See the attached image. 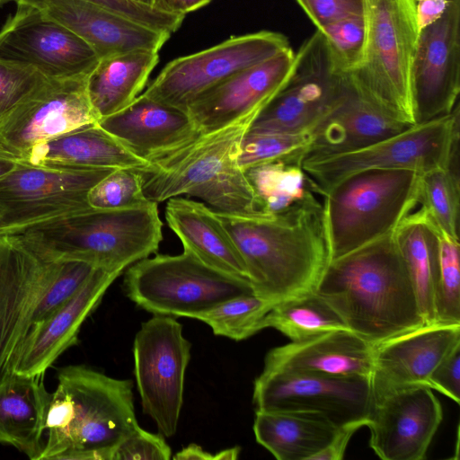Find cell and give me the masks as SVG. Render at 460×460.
Instances as JSON below:
<instances>
[{
  "label": "cell",
  "mask_w": 460,
  "mask_h": 460,
  "mask_svg": "<svg viewBox=\"0 0 460 460\" xmlns=\"http://www.w3.org/2000/svg\"><path fill=\"white\" fill-rule=\"evenodd\" d=\"M243 261L253 294L274 304L315 291L331 261L314 192L267 217L216 212Z\"/></svg>",
  "instance_id": "1"
},
{
  "label": "cell",
  "mask_w": 460,
  "mask_h": 460,
  "mask_svg": "<svg viewBox=\"0 0 460 460\" xmlns=\"http://www.w3.org/2000/svg\"><path fill=\"white\" fill-rule=\"evenodd\" d=\"M315 292L374 346L425 324L394 230L330 261Z\"/></svg>",
  "instance_id": "2"
},
{
  "label": "cell",
  "mask_w": 460,
  "mask_h": 460,
  "mask_svg": "<svg viewBox=\"0 0 460 460\" xmlns=\"http://www.w3.org/2000/svg\"><path fill=\"white\" fill-rule=\"evenodd\" d=\"M46 418L40 460H111L139 425L130 380L82 365L62 367Z\"/></svg>",
  "instance_id": "3"
},
{
  "label": "cell",
  "mask_w": 460,
  "mask_h": 460,
  "mask_svg": "<svg viewBox=\"0 0 460 460\" xmlns=\"http://www.w3.org/2000/svg\"><path fill=\"white\" fill-rule=\"evenodd\" d=\"M244 119L192 139L147 160L138 170L146 198L159 203L186 194L216 212L247 217L265 213L238 164L240 144L252 124Z\"/></svg>",
  "instance_id": "4"
},
{
  "label": "cell",
  "mask_w": 460,
  "mask_h": 460,
  "mask_svg": "<svg viewBox=\"0 0 460 460\" xmlns=\"http://www.w3.org/2000/svg\"><path fill=\"white\" fill-rule=\"evenodd\" d=\"M7 234L44 261H78L123 272L158 251L163 222L157 203L149 201L122 209L91 208Z\"/></svg>",
  "instance_id": "5"
},
{
  "label": "cell",
  "mask_w": 460,
  "mask_h": 460,
  "mask_svg": "<svg viewBox=\"0 0 460 460\" xmlns=\"http://www.w3.org/2000/svg\"><path fill=\"white\" fill-rule=\"evenodd\" d=\"M97 267L40 259L15 235L0 234V382L13 374L31 329L69 298Z\"/></svg>",
  "instance_id": "6"
},
{
  "label": "cell",
  "mask_w": 460,
  "mask_h": 460,
  "mask_svg": "<svg viewBox=\"0 0 460 460\" xmlns=\"http://www.w3.org/2000/svg\"><path fill=\"white\" fill-rule=\"evenodd\" d=\"M366 44L347 74L355 91L386 116L414 125L411 75L420 30L415 0H364Z\"/></svg>",
  "instance_id": "7"
},
{
  "label": "cell",
  "mask_w": 460,
  "mask_h": 460,
  "mask_svg": "<svg viewBox=\"0 0 460 460\" xmlns=\"http://www.w3.org/2000/svg\"><path fill=\"white\" fill-rule=\"evenodd\" d=\"M420 172L371 169L353 173L323 196L331 261L393 232L414 207Z\"/></svg>",
  "instance_id": "8"
},
{
  "label": "cell",
  "mask_w": 460,
  "mask_h": 460,
  "mask_svg": "<svg viewBox=\"0 0 460 460\" xmlns=\"http://www.w3.org/2000/svg\"><path fill=\"white\" fill-rule=\"evenodd\" d=\"M122 287L133 303L153 314L192 319L226 299L253 293L248 279L213 269L185 250L133 263Z\"/></svg>",
  "instance_id": "9"
},
{
  "label": "cell",
  "mask_w": 460,
  "mask_h": 460,
  "mask_svg": "<svg viewBox=\"0 0 460 460\" xmlns=\"http://www.w3.org/2000/svg\"><path fill=\"white\" fill-rule=\"evenodd\" d=\"M459 104L453 111L364 148L301 164L313 190L323 197L342 179L371 169H407L420 173L447 166L459 156Z\"/></svg>",
  "instance_id": "10"
},
{
  "label": "cell",
  "mask_w": 460,
  "mask_h": 460,
  "mask_svg": "<svg viewBox=\"0 0 460 460\" xmlns=\"http://www.w3.org/2000/svg\"><path fill=\"white\" fill-rule=\"evenodd\" d=\"M190 349L181 324L168 315L154 314L134 339V373L143 412L167 438L177 431Z\"/></svg>",
  "instance_id": "11"
},
{
  "label": "cell",
  "mask_w": 460,
  "mask_h": 460,
  "mask_svg": "<svg viewBox=\"0 0 460 460\" xmlns=\"http://www.w3.org/2000/svg\"><path fill=\"white\" fill-rule=\"evenodd\" d=\"M347 74L334 66L320 31L296 52L294 71L282 90L258 114L251 131L312 132L348 90Z\"/></svg>",
  "instance_id": "12"
},
{
  "label": "cell",
  "mask_w": 460,
  "mask_h": 460,
  "mask_svg": "<svg viewBox=\"0 0 460 460\" xmlns=\"http://www.w3.org/2000/svg\"><path fill=\"white\" fill-rule=\"evenodd\" d=\"M288 48V38L276 31L232 36L213 47L170 61L143 94L186 111L197 98L233 74Z\"/></svg>",
  "instance_id": "13"
},
{
  "label": "cell",
  "mask_w": 460,
  "mask_h": 460,
  "mask_svg": "<svg viewBox=\"0 0 460 460\" xmlns=\"http://www.w3.org/2000/svg\"><path fill=\"white\" fill-rule=\"evenodd\" d=\"M110 169H54L17 162L0 179V234L91 208L90 190Z\"/></svg>",
  "instance_id": "14"
},
{
  "label": "cell",
  "mask_w": 460,
  "mask_h": 460,
  "mask_svg": "<svg viewBox=\"0 0 460 460\" xmlns=\"http://www.w3.org/2000/svg\"><path fill=\"white\" fill-rule=\"evenodd\" d=\"M255 411L320 414L337 427L367 420L373 407L369 377L262 370L253 385Z\"/></svg>",
  "instance_id": "15"
},
{
  "label": "cell",
  "mask_w": 460,
  "mask_h": 460,
  "mask_svg": "<svg viewBox=\"0 0 460 460\" xmlns=\"http://www.w3.org/2000/svg\"><path fill=\"white\" fill-rule=\"evenodd\" d=\"M86 79L46 78L0 123V154L19 162L36 145L98 122Z\"/></svg>",
  "instance_id": "16"
},
{
  "label": "cell",
  "mask_w": 460,
  "mask_h": 460,
  "mask_svg": "<svg viewBox=\"0 0 460 460\" xmlns=\"http://www.w3.org/2000/svg\"><path fill=\"white\" fill-rule=\"evenodd\" d=\"M0 59L31 66L47 78L86 76L99 57L40 7L18 4L0 30Z\"/></svg>",
  "instance_id": "17"
},
{
  "label": "cell",
  "mask_w": 460,
  "mask_h": 460,
  "mask_svg": "<svg viewBox=\"0 0 460 460\" xmlns=\"http://www.w3.org/2000/svg\"><path fill=\"white\" fill-rule=\"evenodd\" d=\"M460 92V0L420 31L411 75L414 125L449 115Z\"/></svg>",
  "instance_id": "18"
},
{
  "label": "cell",
  "mask_w": 460,
  "mask_h": 460,
  "mask_svg": "<svg viewBox=\"0 0 460 460\" xmlns=\"http://www.w3.org/2000/svg\"><path fill=\"white\" fill-rule=\"evenodd\" d=\"M295 64L296 52L290 47L233 74L197 98L186 111L199 133L253 121L287 84Z\"/></svg>",
  "instance_id": "19"
},
{
  "label": "cell",
  "mask_w": 460,
  "mask_h": 460,
  "mask_svg": "<svg viewBox=\"0 0 460 460\" xmlns=\"http://www.w3.org/2000/svg\"><path fill=\"white\" fill-rule=\"evenodd\" d=\"M442 419L431 388L394 391L373 403L367 424L370 447L384 460H422Z\"/></svg>",
  "instance_id": "20"
},
{
  "label": "cell",
  "mask_w": 460,
  "mask_h": 460,
  "mask_svg": "<svg viewBox=\"0 0 460 460\" xmlns=\"http://www.w3.org/2000/svg\"><path fill=\"white\" fill-rule=\"evenodd\" d=\"M458 343L460 324L431 323L376 345L369 377L373 403L400 389L429 387L431 373Z\"/></svg>",
  "instance_id": "21"
},
{
  "label": "cell",
  "mask_w": 460,
  "mask_h": 460,
  "mask_svg": "<svg viewBox=\"0 0 460 460\" xmlns=\"http://www.w3.org/2000/svg\"><path fill=\"white\" fill-rule=\"evenodd\" d=\"M121 273L96 268L69 298L31 329L15 357L13 373L45 374L63 352L78 342L83 323Z\"/></svg>",
  "instance_id": "22"
},
{
  "label": "cell",
  "mask_w": 460,
  "mask_h": 460,
  "mask_svg": "<svg viewBox=\"0 0 460 460\" xmlns=\"http://www.w3.org/2000/svg\"><path fill=\"white\" fill-rule=\"evenodd\" d=\"M37 7L79 36L99 58L131 50L158 52L172 35L84 0H50Z\"/></svg>",
  "instance_id": "23"
},
{
  "label": "cell",
  "mask_w": 460,
  "mask_h": 460,
  "mask_svg": "<svg viewBox=\"0 0 460 460\" xmlns=\"http://www.w3.org/2000/svg\"><path fill=\"white\" fill-rule=\"evenodd\" d=\"M375 347L350 330L328 332L271 349L263 369L370 377Z\"/></svg>",
  "instance_id": "24"
},
{
  "label": "cell",
  "mask_w": 460,
  "mask_h": 460,
  "mask_svg": "<svg viewBox=\"0 0 460 460\" xmlns=\"http://www.w3.org/2000/svg\"><path fill=\"white\" fill-rule=\"evenodd\" d=\"M348 81L343 97L312 130L302 163L353 152L413 126L378 111L355 91L349 77Z\"/></svg>",
  "instance_id": "25"
},
{
  "label": "cell",
  "mask_w": 460,
  "mask_h": 460,
  "mask_svg": "<svg viewBox=\"0 0 460 460\" xmlns=\"http://www.w3.org/2000/svg\"><path fill=\"white\" fill-rule=\"evenodd\" d=\"M98 124L146 161L200 134L187 111L143 93Z\"/></svg>",
  "instance_id": "26"
},
{
  "label": "cell",
  "mask_w": 460,
  "mask_h": 460,
  "mask_svg": "<svg viewBox=\"0 0 460 460\" xmlns=\"http://www.w3.org/2000/svg\"><path fill=\"white\" fill-rule=\"evenodd\" d=\"M54 169L140 170L147 161L136 155L98 122L84 125L36 145L22 160Z\"/></svg>",
  "instance_id": "27"
},
{
  "label": "cell",
  "mask_w": 460,
  "mask_h": 460,
  "mask_svg": "<svg viewBox=\"0 0 460 460\" xmlns=\"http://www.w3.org/2000/svg\"><path fill=\"white\" fill-rule=\"evenodd\" d=\"M165 219L183 250L213 269L247 279L238 249L213 209L201 202L175 197L168 199Z\"/></svg>",
  "instance_id": "28"
},
{
  "label": "cell",
  "mask_w": 460,
  "mask_h": 460,
  "mask_svg": "<svg viewBox=\"0 0 460 460\" xmlns=\"http://www.w3.org/2000/svg\"><path fill=\"white\" fill-rule=\"evenodd\" d=\"M51 400L44 374L13 373L0 382V443L40 460L45 441L46 418Z\"/></svg>",
  "instance_id": "29"
},
{
  "label": "cell",
  "mask_w": 460,
  "mask_h": 460,
  "mask_svg": "<svg viewBox=\"0 0 460 460\" xmlns=\"http://www.w3.org/2000/svg\"><path fill=\"white\" fill-rule=\"evenodd\" d=\"M338 428L320 414L291 411H255L253 423L256 441L279 460H312Z\"/></svg>",
  "instance_id": "30"
},
{
  "label": "cell",
  "mask_w": 460,
  "mask_h": 460,
  "mask_svg": "<svg viewBox=\"0 0 460 460\" xmlns=\"http://www.w3.org/2000/svg\"><path fill=\"white\" fill-rule=\"evenodd\" d=\"M159 61L156 51L131 50L102 58L87 75L88 97L98 121L128 106Z\"/></svg>",
  "instance_id": "31"
},
{
  "label": "cell",
  "mask_w": 460,
  "mask_h": 460,
  "mask_svg": "<svg viewBox=\"0 0 460 460\" xmlns=\"http://www.w3.org/2000/svg\"><path fill=\"white\" fill-rule=\"evenodd\" d=\"M425 324L435 323L434 300L440 257L438 228L420 208L407 214L394 229Z\"/></svg>",
  "instance_id": "32"
},
{
  "label": "cell",
  "mask_w": 460,
  "mask_h": 460,
  "mask_svg": "<svg viewBox=\"0 0 460 460\" xmlns=\"http://www.w3.org/2000/svg\"><path fill=\"white\" fill-rule=\"evenodd\" d=\"M269 327L282 332L291 341L349 330L335 309L315 291L274 304L263 320V328Z\"/></svg>",
  "instance_id": "33"
},
{
  "label": "cell",
  "mask_w": 460,
  "mask_h": 460,
  "mask_svg": "<svg viewBox=\"0 0 460 460\" xmlns=\"http://www.w3.org/2000/svg\"><path fill=\"white\" fill-rule=\"evenodd\" d=\"M244 173L263 211L270 216L290 208L314 192L307 174L297 163H266L251 167Z\"/></svg>",
  "instance_id": "34"
},
{
  "label": "cell",
  "mask_w": 460,
  "mask_h": 460,
  "mask_svg": "<svg viewBox=\"0 0 460 460\" xmlns=\"http://www.w3.org/2000/svg\"><path fill=\"white\" fill-rule=\"evenodd\" d=\"M459 156L447 166L420 173L416 202L438 230L459 239Z\"/></svg>",
  "instance_id": "35"
},
{
  "label": "cell",
  "mask_w": 460,
  "mask_h": 460,
  "mask_svg": "<svg viewBox=\"0 0 460 460\" xmlns=\"http://www.w3.org/2000/svg\"><path fill=\"white\" fill-rule=\"evenodd\" d=\"M273 305L253 293L242 294L199 313L193 319L208 324L215 335L239 341L264 329V317Z\"/></svg>",
  "instance_id": "36"
},
{
  "label": "cell",
  "mask_w": 460,
  "mask_h": 460,
  "mask_svg": "<svg viewBox=\"0 0 460 460\" xmlns=\"http://www.w3.org/2000/svg\"><path fill=\"white\" fill-rule=\"evenodd\" d=\"M311 132L286 133L247 130L239 149L238 164L247 169L275 161L302 164Z\"/></svg>",
  "instance_id": "37"
},
{
  "label": "cell",
  "mask_w": 460,
  "mask_h": 460,
  "mask_svg": "<svg viewBox=\"0 0 460 460\" xmlns=\"http://www.w3.org/2000/svg\"><path fill=\"white\" fill-rule=\"evenodd\" d=\"M440 268L435 293V323L444 325L460 324V244L438 230Z\"/></svg>",
  "instance_id": "38"
},
{
  "label": "cell",
  "mask_w": 460,
  "mask_h": 460,
  "mask_svg": "<svg viewBox=\"0 0 460 460\" xmlns=\"http://www.w3.org/2000/svg\"><path fill=\"white\" fill-rule=\"evenodd\" d=\"M323 34L336 69L355 71L362 62L366 44L365 16H352L317 29Z\"/></svg>",
  "instance_id": "39"
},
{
  "label": "cell",
  "mask_w": 460,
  "mask_h": 460,
  "mask_svg": "<svg viewBox=\"0 0 460 460\" xmlns=\"http://www.w3.org/2000/svg\"><path fill=\"white\" fill-rule=\"evenodd\" d=\"M149 202L138 170L114 169L89 191L88 203L95 209H122Z\"/></svg>",
  "instance_id": "40"
},
{
  "label": "cell",
  "mask_w": 460,
  "mask_h": 460,
  "mask_svg": "<svg viewBox=\"0 0 460 460\" xmlns=\"http://www.w3.org/2000/svg\"><path fill=\"white\" fill-rule=\"evenodd\" d=\"M46 78L31 66L0 59V123Z\"/></svg>",
  "instance_id": "41"
},
{
  "label": "cell",
  "mask_w": 460,
  "mask_h": 460,
  "mask_svg": "<svg viewBox=\"0 0 460 460\" xmlns=\"http://www.w3.org/2000/svg\"><path fill=\"white\" fill-rule=\"evenodd\" d=\"M172 449L164 436L138 426L116 447L112 460H169Z\"/></svg>",
  "instance_id": "42"
},
{
  "label": "cell",
  "mask_w": 460,
  "mask_h": 460,
  "mask_svg": "<svg viewBox=\"0 0 460 460\" xmlns=\"http://www.w3.org/2000/svg\"><path fill=\"white\" fill-rule=\"evenodd\" d=\"M317 29L332 22L364 15V0H296Z\"/></svg>",
  "instance_id": "43"
},
{
  "label": "cell",
  "mask_w": 460,
  "mask_h": 460,
  "mask_svg": "<svg viewBox=\"0 0 460 460\" xmlns=\"http://www.w3.org/2000/svg\"><path fill=\"white\" fill-rule=\"evenodd\" d=\"M429 387L460 402V343L456 344L437 365L429 376Z\"/></svg>",
  "instance_id": "44"
},
{
  "label": "cell",
  "mask_w": 460,
  "mask_h": 460,
  "mask_svg": "<svg viewBox=\"0 0 460 460\" xmlns=\"http://www.w3.org/2000/svg\"><path fill=\"white\" fill-rule=\"evenodd\" d=\"M367 420H358L338 428L333 438L312 460H341L350 438L360 428L367 426Z\"/></svg>",
  "instance_id": "45"
},
{
  "label": "cell",
  "mask_w": 460,
  "mask_h": 460,
  "mask_svg": "<svg viewBox=\"0 0 460 460\" xmlns=\"http://www.w3.org/2000/svg\"><path fill=\"white\" fill-rule=\"evenodd\" d=\"M419 30L431 25L442 17L450 0H415Z\"/></svg>",
  "instance_id": "46"
},
{
  "label": "cell",
  "mask_w": 460,
  "mask_h": 460,
  "mask_svg": "<svg viewBox=\"0 0 460 460\" xmlns=\"http://www.w3.org/2000/svg\"><path fill=\"white\" fill-rule=\"evenodd\" d=\"M177 460H216V454L205 451L200 446L190 444L178 451L172 457Z\"/></svg>",
  "instance_id": "47"
},
{
  "label": "cell",
  "mask_w": 460,
  "mask_h": 460,
  "mask_svg": "<svg viewBox=\"0 0 460 460\" xmlns=\"http://www.w3.org/2000/svg\"><path fill=\"white\" fill-rule=\"evenodd\" d=\"M212 0H173L172 10L182 14L196 11L206 6Z\"/></svg>",
  "instance_id": "48"
},
{
  "label": "cell",
  "mask_w": 460,
  "mask_h": 460,
  "mask_svg": "<svg viewBox=\"0 0 460 460\" xmlns=\"http://www.w3.org/2000/svg\"><path fill=\"white\" fill-rule=\"evenodd\" d=\"M240 447H234L216 453V460H234L238 458Z\"/></svg>",
  "instance_id": "49"
},
{
  "label": "cell",
  "mask_w": 460,
  "mask_h": 460,
  "mask_svg": "<svg viewBox=\"0 0 460 460\" xmlns=\"http://www.w3.org/2000/svg\"><path fill=\"white\" fill-rule=\"evenodd\" d=\"M15 161L0 154V179L9 173L16 165Z\"/></svg>",
  "instance_id": "50"
},
{
  "label": "cell",
  "mask_w": 460,
  "mask_h": 460,
  "mask_svg": "<svg viewBox=\"0 0 460 460\" xmlns=\"http://www.w3.org/2000/svg\"><path fill=\"white\" fill-rule=\"evenodd\" d=\"M172 2H173V0H156L155 6L160 9L172 11Z\"/></svg>",
  "instance_id": "51"
},
{
  "label": "cell",
  "mask_w": 460,
  "mask_h": 460,
  "mask_svg": "<svg viewBox=\"0 0 460 460\" xmlns=\"http://www.w3.org/2000/svg\"><path fill=\"white\" fill-rule=\"evenodd\" d=\"M135 1L143 3V4H151L154 6H155V3H156V0H135Z\"/></svg>",
  "instance_id": "52"
},
{
  "label": "cell",
  "mask_w": 460,
  "mask_h": 460,
  "mask_svg": "<svg viewBox=\"0 0 460 460\" xmlns=\"http://www.w3.org/2000/svg\"><path fill=\"white\" fill-rule=\"evenodd\" d=\"M18 1L19 0H0V7L11 2H15L17 4Z\"/></svg>",
  "instance_id": "53"
}]
</instances>
